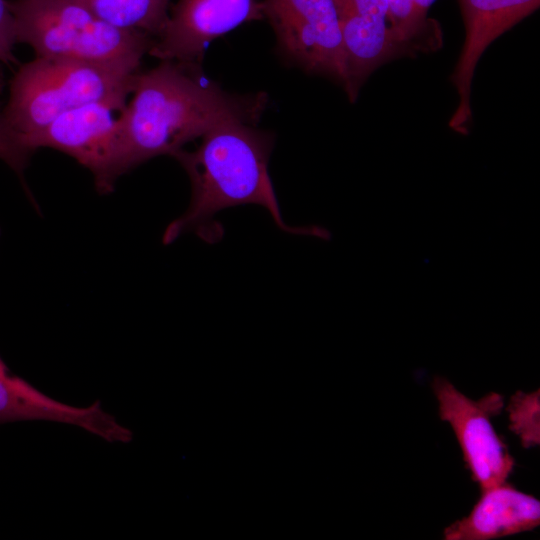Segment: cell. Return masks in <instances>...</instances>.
Masks as SVG:
<instances>
[{
  "mask_svg": "<svg viewBox=\"0 0 540 540\" xmlns=\"http://www.w3.org/2000/svg\"><path fill=\"white\" fill-rule=\"evenodd\" d=\"M260 20H265L262 0H178L148 54L160 61L201 64L213 40Z\"/></svg>",
  "mask_w": 540,
  "mask_h": 540,
  "instance_id": "8",
  "label": "cell"
},
{
  "mask_svg": "<svg viewBox=\"0 0 540 540\" xmlns=\"http://www.w3.org/2000/svg\"><path fill=\"white\" fill-rule=\"evenodd\" d=\"M435 0H413L417 11L424 17H427V11Z\"/></svg>",
  "mask_w": 540,
  "mask_h": 540,
  "instance_id": "17",
  "label": "cell"
},
{
  "mask_svg": "<svg viewBox=\"0 0 540 540\" xmlns=\"http://www.w3.org/2000/svg\"><path fill=\"white\" fill-rule=\"evenodd\" d=\"M540 524V502L504 482L481 491L471 512L444 529L445 540H490L530 531Z\"/></svg>",
  "mask_w": 540,
  "mask_h": 540,
  "instance_id": "11",
  "label": "cell"
},
{
  "mask_svg": "<svg viewBox=\"0 0 540 540\" xmlns=\"http://www.w3.org/2000/svg\"><path fill=\"white\" fill-rule=\"evenodd\" d=\"M77 1L114 27L142 31L154 38L161 34L169 17V0Z\"/></svg>",
  "mask_w": 540,
  "mask_h": 540,
  "instance_id": "12",
  "label": "cell"
},
{
  "mask_svg": "<svg viewBox=\"0 0 540 540\" xmlns=\"http://www.w3.org/2000/svg\"><path fill=\"white\" fill-rule=\"evenodd\" d=\"M432 389L438 402L439 417L451 426L466 467L480 491L506 482L513 472L515 459L491 421L504 408L503 396L489 392L474 400L442 376L433 378Z\"/></svg>",
  "mask_w": 540,
  "mask_h": 540,
  "instance_id": "6",
  "label": "cell"
},
{
  "mask_svg": "<svg viewBox=\"0 0 540 540\" xmlns=\"http://www.w3.org/2000/svg\"><path fill=\"white\" fill-rule=\"evenodd\" d=\"M280 55L343 85L344 50L335 0H262Z\"/></svg>",
  "mask_w": 540,
  "mask_h": 540,
  "instance_id": "5",
  "label": "cell"
},
{
  "mask_svg": "<svg viewBox=\"0 0 540 540\" xmlns=\"http://www.w3.org/2000/svg\"><path fill=\"white\" fill-rule=\"evenodd\" d=\"M116 110L121 108L106 102L83 105L25 137V143L34 151L52 148L71 156L90 171L97 191L108 194L123 175Z\"/></svg>",
  "mask_w": 540,
  "mask_h": 540,
  "instance_id": "7",
  "label": "cell"
},
{
  "mask_svg": "<svg viewBox=\"0 0 540 540\" xmlns=\"http://www.w3.org/2000/svg\"><path fill=\"white\" fill-rule=\"evenodd\" d=\"M509 429L525 449L540 444V390L516 391L506 406Z\"/></svg>",
  "mask_w": 540,
  "mask_h": 540,
  "instance_id": "14",
  "label": "cell"
},
{
  "mask_svg": "<svg viewBox=\"0 0 540 540\" xmlns=\"http://www.w3.org/2000/svg\"><path fill=\"white\" fill-rule=\"evenodd\" d=\"M17 43L15 22L9 1L0 0V61L5 64L17 63L13 50Z\"/></svg>",
  "mask_w": 540,
  "mask_h": 540,
  "instance_id": "16",
  "label": "cell"
},
{
  "mask_svg": "<svg viewBox=\"0 0 540 540\" xmlns=\"http://www.w3.org/2000/svg\"><path fill=\"white\" fill-rule=\"evenodd\" d=\"M2 86H3V80H2V76H1V74H0V92H1V90H2Z\"/></svg>",
  "mask_w": 540,
  "mask_h": 540,
  "instance_id": "18",
  "label": "cell"
},
{
  "mask_svg": "<svg viewBox=\"0 0 540 540\" xmlns=\"http://www.w3.org/2000/svg\"><path fill=\"white\" fill-rule=\"evenodd\" d=\"M386 2L395 29L418 52H431L441 47V31L438 27L428 26L430 22L417 11L413 0H386Z\"/></svg>",
  "mask_w": 540,
  "mask_h": 540,
  "instance_id": "13",
  "label": "cell"
},
{
  "mask_svg": "<svg viewBox=\"0 0 540 540\" xmlns=\"http://www.w3.org/2000/svg\"><path fill=\"white\" fill-rule=\"evenodd\" d=\"M17 43L36 56L140 66L155 38L114 27L77 0L9 1Z\"/></svg>",
  "mask_w": 540,
  "mask_h": 540,
  "instance_id": "4",
  "label": "cell"
},
{
  "mask_svg": "<svg viewBox=\"0 0 540 540\" xmlns=\"http://www.w3.org/2000/svg\"><path fill=\"white\" fill-rule=\"evenodd\" d=\"M131 100L117 118L125 174L161 155H173L212 128L231 120L257 124L265 92H229L208 78L200 63L162 60L134 79Z\"/></svg>",
  "mask_w": 540,
  "mask_h": 540,
  "instance_id": "1",
  "label": "cell"
},
{
  "mask_svg": "<svg viewBox=\"0 0 540 540\" xmlns=\"http://www.w3.org/2000/svg\"><path fill=\"white\" fill-rule=\"evenodd\" d=\"M465 40L450 81L459 104L448 126L460 135L469 133L472 120L471 85L476 65L486 48L499 36L539 8L540 0H458Z\"/></svg>",
  "mask_w": 540,
  "mask_h": 540,
  "instance_id": "9",
  "label": "cell"
},
{
  "mask_svg": "<svg viewBox=\"0 0 540 540\" xmlns=\"http://www.w3.org/2000/svg\"><path fill=\"white\" fill-rule=\"evenodd\" d=\"M34 152L8 124L0 111V159L21 178L23 184L24 171Z\"/></svg>",
  "mask_w": 540,
  "mask_h": 540,
  "instance_id": "15",
  "label": "cell"
},
{
  "mask_svg": "<svg viewBox=\"0 0 540 540\" xmlns=\"http://www.w3.org/2000/svg\"><path fill=\"white\" fill-rule=\"evenodd\" d=\"M0 233H1V231H0Z\"/></svg>",
  "mask_w": 540,
  "mask_h": 540,
  "instance_id": "19",
  "label": "cell"
},
{
  "mask_svg": "<svg viewBox=\"0 0 540 540\" xmlns=\"http://www.w3.org/2000/svg\"><path fill=\"white\" fill-rule=\"evenodd\" d=\"M242 120L222 123L201 137L191 151L173 155L185 170L191 185L187 209L171 221L162 235L168 245L181 235L194 233L208 243L223 237V227L214 220L220 211L255 204L265 208L282 231L329 240L331 232L319 225L290 226L284 221L268 165L275 133Z\"/></svg>",
  "mask_w": 540,
  "mask_h": 540,
  "instance_id": "2",
  "label": "cell"
},
{
  "mask_svg": "<svg viewBox=\"0 0 540 540\" xmlns=\"http://www.w3.org/2000/svg\"><path fill=\"white\" fill-rule=\"evenodd\" d=\"M19 421L67 424L109 443L133 440L131 429L105 411L100 401L79 407L54 399L13 374L0 357V425Z\"/></svg>",
  "mask_w": 540,
  "mask_h": 540,
  "instance_id": "10",
  "label": "cell"
},
{
  "mask_svg": "<svg viewBox=\"0 0 540 540\" xmlns=\"http://www.w3.org/2000/svg\"><path fill=\"white\" fill-rule=\"evenodd\" d=\"M139 67L36 56L22 64L12 78L3 115L24 140L65 112L86 104L106 102L122 110Z\"/></svg>",
  "mask_w": 540,
  "mask_h": 540,
  "instance_id": "3",
  "label": "cell"
}]
</instances>
